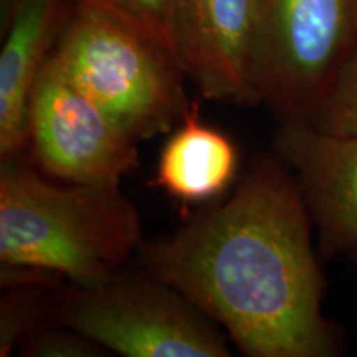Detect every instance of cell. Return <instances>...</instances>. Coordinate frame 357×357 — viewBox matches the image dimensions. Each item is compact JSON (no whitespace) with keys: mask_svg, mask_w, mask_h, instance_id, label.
Listing matches in <instances>:
<instances>
[{"mask_svg":"<svg viewBox=\"0 0 357 357\" xmlns=\"http://www.w3.org/2000/svg\"><path fill=\"white\" fill-rule=\"evenodd\" d=\"M199 101L182 118L160 151L149 185L184 204L212 200L229 189L238 171L235 142L200 121Z\"/></svg>","mask_w":357,"mask_h":357,"instance_id":"30bf717a","label":"cell"},{"mask_svg":"<svg viewBox=\"0 0 357 357\" xmlns=\"http://www.w3.org/2000/svg\"><path fill=\"white\" fill-rule=\"evenodd\" d=\"M261 0H181L177 60L205 100L263 102Z\"/></svg>","mask_w":357,"mask_h":357,"instance_id":"52a82bcc","label":"cell"},{"mask_svg":"<svg viewBox=\"0 0 357 357\" xmlns=\"http://www.w3.org/2000/svg\"><path fill=\"white\" fill-rule=\"evenodd\" d=\"M261 84L280 123H306L357 42V0H261Z\"/></svg>","mask_w":357,"mask_h":357,"instance_id":"5b68a950","label":"cell"},{"mask_svg":"<svg viewBox=\"0 0 357 357\" xmlns=\"http://www.w3.org/2000/svg\"><path fill=\"white\" fill-rule=\"evenodd\" d=\"M50 53L137 142L171 131L192 106L172 53L102 0H73Z\"/></svg>","mask_w":357,"mask_h":357,"instance_id":"3957f363","label":"cell"},{"mask_svg":"<svg viewBox=\"0 0 357 357\" xmlns=\"http://www.w3.org/2000/svg\"><path fill=\"white\" fill-rule=\"evenodd\" d=\"M306 123L337 136H357V42Z\"/></svg>","mask_w":357,"mask_h":357,"instance_id":"8fae6325","label":"cell"},{"mask_svg":"<svg viewBox=\"0 0 357 357\" xmlns=\"http://www.w3.org/2000/svg\"><path fill=\"white\" fill-rule=\"evenodd\" d=\"M275 149L296 178L323 248H357V136L280 123Z\"/></svg>","mask_w":357,"mask_h":357,"instance_id":"ba28073f","label":"cell"},{"mask_svg":"<svg viewBox=\"0 0 357 357\" xmlns=\"http://www.w3.org/2000/svg\"><path fill=\"white\" fill-rule=\"evenodd\" d=\"M55 319L124 357H229L223 333L167 283L116 273L98 287H73L55 303Z\"/></svg>","mask_w":357,"mask_h":357,"instance_id":"277c9868","label":"cell"},{"mask_svg":"<svg viewBox=\"0 0 357 357\" xmlns=\"http://www.w3.org/2000/svg\"><path fill=\"white\" fill-rule=\"evenodd\" d=\"M29 147L65 184H119L139 162L134 141L48 55L29 105Z\"/></svg>","mask_w":357,"mask_h":357,"instance_id":"8992f818","label":"cell"},{"mask_svg":"<svg viewBox=\"0 0 357 357\" xmlns=\"http://www.w3.org/2000/svg\"><path fill=\"white\" fill-rule=\"evenodd\" d=\"M105 351L93 339L60 324L35 329L24 341V354L33 357H98Z\"/></svg>","mask_w":357,"mask_h":357,"instance_id":"5bb4252c","label":"cell"},{"mask_svg":"<svg viewBox=\"0 0 357 357\" xmlns=\"http://www.w3.org/2000/svg\"><path fill=\"white\" fill-rule=\"evenodd\" d=\"M102 2L144 30L177 60L176 33L181 0H102Z\"/></svg>","mask_w":357,"mask_h":357,"instance_id":"7c38bea8","label":"cell"},{"mask_svg":"<svg viewBox=\"0 0 357 357\" xmlns=\"http://www.w3.org/2000/svg\"><path fill=\"white\" fill-rule=\"evenodd\" d=\"M61 0H22L0 52V159L24 158L29 147V105L35 82L63 20Z\"/></svg>","mask_w":357,"mask_h":357,"instance_id":"9c48e42d","label":"cell"},{"mask_svg":"<svg viewBox=\"0 0 357 357\" xmlns=\"http://www.w3.org/2000/svg\"><path fill=\"white\" fill-rule=\"evenodd\" d=\"M22 0H0V32L7 29Z\"/></svg>","mask_w":357,"mask_h":357,"instance_id":"9a60e30c","label":"cell"},{"mask_svg":"<svg viewBox=\"0 0 357 357\" xmlns=\"http://www.w3.org/2000/svg\"><path fill=\"white\" fill-rule=\"evenodd\" d=\"M40 312V301L33 291L15 287V291L2 298L0 312V356H10L12 351L35 331Z\"/></svg>","mask_w":357,"mask_h":357,"instance_id":"4fadbf2b","label":"cell"},{"mask_svg":"<svg viewBox=\"0 0 357 357\" xmlns=\"http://www.w3.org/2000/svg\"><path fill=\"white\" fill-rule=\"evenodd\" d=\"M310 217L289 167L263 155L225 204L144 242L137 258L245 356L333 357Z\"/></svg>","mask_w":357,"mask_h":357,"instance_id":"6da1fadb","label":"cell"},{"mask_svg":"<svg viewBox=\"0 0 357 357\" xmlns=\"http://www.w3.org/2000/svg\"><path fill=\"white\" fill-rule=\"evenodd\" d=\"M144 243L137 208L119 184L56 185L24 162L2 160L0 261L73 287H98Z\"/></svg>","mask_w":357,"mask_h":357,"instance_id":"7a4b0ae2","label":"cell"}]
</instances>
